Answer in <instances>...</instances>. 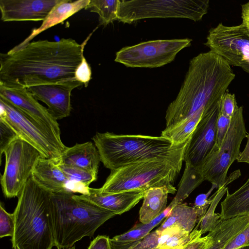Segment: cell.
Returning a JSON list of instances; mask_svg holds the SVG:
<instances>
[{
    "label": "cell",
    "instance_id": "f35d334b",
    "mask_svg": "<svg viewBox=\"0 0 249 249\" xmlns=\"http://www.w3.org/2000/svg\"><path fill=\"white\" fill-rule=\"evenodd\" d=\"M91 71L89 65L84 56L75 72V79L87 87L91 79Z\"/></svg>",
    "mask_w": 249,
    "mask_h": 249
},
{
    "label": "cell",
    "instance_id": "52a82bcc",
    "mask_svg": "<svg viewBox=\"0 0 249 249\" xmlns=\"http://www.w3.org/2000/svg\"><path fill=\"white\" fill-rule=\"evenodd\" d=\"M209 0H120L117 20L124 23L150 18L200 20L207 13Z\"/></svg>",
    "mask_w": 249,
    "mask_h": 249
},
{
    "label": "cell",
    "instance_id": "74e56055",
    "mask_svg": "<svg viewBox=\"0 0 249 249\" xmlns=\"http://www.w3.org/2000/svg\"><path fill=\"white\" fill-rule=\"evenodd\" d=\"M245 246H249V224L236 235L223 249H238Z\"/></svg>",
    "mask_w": 249,
    "mask_h": 249
},
{
    "label": "cell",
    "instance_id": "30bf717a",
    "mask_svg": "<svg viewBox=\"0 0 249 249\" xmlns=\"http://www.w3.org/2000/svg\"><path fill=\"white\" fill-rule=\"evenodd\" d=\"M5 162L0 183L4 196L8 198L18 196L31 178L40 153L19 137L4 149Z\"/></svg>",
    "mask_w": 249,
    "mask_h": 249
},
{
    "label": "cell",
    "instance_id": "7c38bea8",
    "mask_svg": "<svg viewBox=\"0 0 249 249\" xmlns=\"http://www.w3.org/2000/svg\"><path fill=\"white\" fill-rule=\"evenodd\" d=\"M205 45L230 66L249 63V33L242 23L229 26L220 23L209 31Z\"/></svg>",
    "mask_w": 249,
    "mask_h": 249
},
{
    "label": "cell",
    "instance_id": "7dc6e473",
    "mask_svg": "<svg viewBox=\"0 0 249 249\" xmlns=\"http://www.w3.org/2000/svg\"><path fill=\"white\" fill-rule=\"evenodd\" d=\"M14 249H19L18 247H15Z\"/></svg>",
    "mask_w": 249,
    "mask_h": 249
},
{
    "label": "cell",
    "instance_id": "ab89813d",
    "mask_svg": "<svg viewBox=\"0 0 249 249\" xmlns=\"http://www.w3.org/2000/svg\"><path fill=\"white\" fill-rule=\"evenodd\" d=\"M211 243V237L208 234L204 237H200L193 240L183 249H207Z\"/></svg>",
    "mask_w": 249,
    "mask_h": 249
},
{
    "label": "cell",
    "instance_id": "d6986e66",
    "mask_svg": "<svg viewBox=\"0 0 249 249\" xmlns=\"http://www.w3.org/2000/svg\"><path fill=\"white\" fill-rule=\"evenodd\" d=\"M101 158L94 143L88 142L67 147L57 163L98 174Z\"/></svg>",
    "mask_w": 249,
    "mask_h": 249
},
{
    "label": "cell",
    "instance_id": "4fadbf2b",
    "mask_svg": "<svg viewBox=\"0 0 249 249\" xmlns=\"http://www.w3.org/2000/svg\"><path fill=\"white\" fill-rule=\"evenodd\" d=\"M220 101L211 110L203 113L186 147L183 161L200 171L216 145V121Z\"/></svg>",
    "mask_w": 249,
    "mask_h": 249
},
{
    "label": "cell",
    "instance_id": "d4e9b609",
    "mask_svg": "<svg viewBox=\"0 0 249 249\" xmlns=\"http://www.w3.org/2000/svg\"><path fill=\"white\" fill-rule=\"evenodd\" d=\"M160 232L158 249H183L191 241L202 235L197 227L190 233L176 226L168 227Z\"/></svg>",
    "mask_w": 249,
    "mask_h": 249
},
{
    "label": "cell",
    "instance_id": "83f0119b",
    "mask_svg": "<svg viewBox=\"0 0 249 249\" xmlns=\"http://www.w3.org/2000/svg\"><path fill=\"white\" fill-rule=\"evenodd\" d=\"M204 180L199 170L185 164V168L178 184L177 195L170 204L174 207L177 204L181 203Z\"/></svg>",
    "mask_w": 249,
    "mask_h": 249
},
{
    "label": "cell",
    "instance_id": "4316f807",
    "mask_svg": "<svg viewBox=\"0 0 249 249\" xmlns=\"http://www.w3.org/2000/svg\"><path fill=\"white\" fill-rule=\"evenodd\" d=\"M238 171L235 174V173H233V176H232V178H227L225 184L218 188L217 191L213 195L211 203L205 214L197 224L199 225V230L202 234L213 231L222 220L220 214L215 213V210L222 198L228 191L227 185L238 178V174H239L240 172L238 173Z\"/></svg>",
    "mask_w": 249,
    "mask_h": 249
},
{
    "label": "cell",
    "instance_id": "d590c367",
    "mask_svg": "<svg viewBox=\"0 0 249 249\" xmlns=\"http://www.w3.org/2000/svg\"><path fill=\"white\" fill-rule=\"evenodd\" d=\"M231 118L219 111L216 121V145L219 147L229 128Z\"/></svg>",
    "mask_w": 249,
    "mask_h": 249
},
{
    "label": "cell",
    "instance_id": "2e32d148",
    "mask_svg": "<svg viewBox=\"0 0 249 249\" xmlns=\"http://www.w3.org/2000/svg\"><path fill=\"white\" fill-rule=\"evenodd\" d=\"M61 0H0L3 21L44 20Z\"/></svg>",
    "mask_w": 249,
    "mask_h": 249
},
{
    "label": "cell",
    "instance_id": "3957f363",
    "mask_svg": "<svg viewBox=\"0 0 249 249\" xmlns=\"http://www.w3.org/2000/svg\"><path fill=\"white\" fill-rule=\"evenodd\" d=\"M104 166L111 170L152 159L169 161L182 167L189 141L179 145L161 136L97 132L92 137ZM190 140V139H189Z\"/></svg>",
    "mask_w": 249,
    "mask_h": 249
},
{
    "label": "cell",
    "instance_id": "484cf974",
    "mask_svg": "<svg viewBox=\"0 0 249 249\" xmlns=\"http://www.w3.org/2000/svg\"><path fill=\"white\" fill-rule=\"evenodd\" d=\"M204 110H200L176 124L166 128L160 136L169 140L174 145H179L189 141L201 120Z\"/></svg>",
    "mask_w": 249,
    "mask_h": 249
},
{
    "label": "cell",
    "instance_id": "f1b7e54d",
    "mask_svg": "<svg viewBox=\"0 0 249 249\" xmlns=\"http://www.w3.org/2000/svg\"><path fill=\"white\" fill-rule=\"evenodd\" d=\"M119 0H90L85 9L99 15L100 23L106 26L117 20Z\"/></svg>",
    "mask_w": 249,
    "mask_h": 249
},
{
    "label": "cell",
    "instance_id": "4dcf8cb0",
    "mask_svg": "<svg viewBox=\"0 0 249 249\" xmlns=\"http://www.w3.org/2000/svg\"><path fill=\"white\" fill-rule=\"evenodd\" d=\"M161 221L158 217L148 223H139L127 232L114 236L110 241L117 243H128L139 241L148 233Z\"/></svg>",
    "mask_w": 249,
    "mask_h": 249
},
{
    "label": "cell",
    "instance_id": "44dd1931",
    "mask_svg": "<svg viewBox=\"0 0 249 249\" xmlns=\"http://www.w3.org/2000/svg\"><path fill=\"white\" fill-rule=\"evenodd\" d=\"M176 191L174 186L156 187L146 190L139 211L141 223H148L161 214L167 207L168 194H174Z\"/></svg>",
    "mask_w": 249,
    "mask_h": 249
},
{
    "label": "cell",
    "instance_id": "60d3db41",
    "mask_svg": "<svg viewBox=\"0 0 249 249\" xmlns=\"http://www.w3.org/2000/svg\"><path fill=\"white\" fill-rule=\"evenodd\" d=\"M88 249H112L110 238L106 235H98L90 242Z\"/></svg>",
    "mask_w": 249,
    "mask_h": 249
},
{
    "label": "cell",
    "instance_id": "ee69618b",
    "mask_svg": "<svg viewBox=\"0 0 249 249\" xmlns=\"http://www.w3.org/2000/svg\"><path fill=\"white\" fill-rule=\"evenodd\" d=\"M241 68L246 72L249 73V63H245L241 66Z\"/></svg>",
    "mask_w": 249,
    "mask_h": 249
},
{
    "label": "cell",
    "instance_id": "e575fe53",
    "mask_svg": "<svg viewBox=\"0 0 249 249\" xmlns=\"http://www.w3.org/2000/svg\"><path fill=\"white\" fill-rule=\"evenodd\" d=\"M238 107L235 94L226 91L220 100V112L232 118Z\"/></svg>",
    "mask_w": 249,
    "mask_h": 249
},
{
    "label": "cell",
    "instance_id": "8d00e7d4",
    "mask_svg": "<svg viewBox=\"0 0 249 249\" xmlns=\"http://www.w3.org/2000/svg\"><path fill=\"white\" fill-rule=\"evenodd\" d=\"M216 188L214 185H212V188L207 194H202L198 195L195 200L194 207L197 210L199 216L200 221L205 214L213 199V195L208 198L214 188Z\"/></svg>",
    "mask_w": 249,
    "mask_h": 249
},
{
    "label": "cell",
    "instance_id": "ffe728a7",
    "mask_svg": "<svg viewBox=\"0 0 249 249\" xmlns=\"http://www.w3.org/2000/svg\"><path fill=\"white\" fill-rule=\"evenodd\" d=\"M89 1L90 0H78L73 1L61 0L53 7L39 28L33 29L30 35L23 41L14 47L9 52H14L22 48L41 32L62 22L81 9H85Z\"/></svg>",
    "mask_w": 249,
    "mask_h": 249
},
{
    "label": "cell",
    "instance_id": "ac0fdd59",
    "mask_svg": "<svg viewBox=\"0 0 249 249\" xmlns=\"http://www.w3.org/2000/svg\"><path fill=\"white\" fill-rule=\"evenodd\" d=\"M31 177L39 187L52 194L73 193L71 184L53 160L40 157L34 166Z\"/></svg>",
    "mask_w": 249,
    "mask_h": 249
},
{
    "label": "cell",
    "instance_id": "7bdbcfd3",
    "mask_svg": "<svg viewBox=\"0 0 249 249\" xmlns=\"http://www.w3.org/2000/svg\"><path fill=\"white\" fill-rule=\"evenodd\" d=\"M247 142L243 152L240 153L237 160L238 162H244L249 164V134H247Z\"/></svg>",
    "mask_w": 249,
    "mask_h": 249
},
{
    "label": "cell",
    "instance_id": "5b68a950",
    "mask_svg": "<svg viewBox=\"0 0 249 249\" xmlns=\"http://www.w3.org/2000/svg\"><path fill=\"white\" fill-rule=\"evenodd\" d=\"M116 213L79 198L71 193L52 194V215L57 249H68L96 230Z\"/></svg>",
    "mask_w": 249,
    "mask_h": 249
},
{
    "label": "cell",
    "instance_id": "5bb4252c",
    "mask_svg": "<svg viewBox=\"0 0 249 249\" xmlns=\"http://www.w3.org/2000/svg\"><path fill=\"white\" fill-rule=\"evenodd\" d=\"M0 98L4 99L32 119L46 126L60 137L57 121L41 105L26 88L0 82Z\"/></svg>",
    "mask_w": 249,
    "mask_h": 249
},
{
    "label": "cell",
    "instance_id": "7a4b0ae2",
    "mask_svg": "<svg viewBox=\"0 0 249 249\" xmlns=\"http://www.w3.org/2000/svg\"><path fill=\"white\" fill-rule=\"evenodd\" d=\"M235 77L228 62L211 51L194 57L176 98L166 110V128L200 110L212 109Z\"/></svg>",
    "mask_w": 249,
    "mask_h": 249
},
{
    "label": "cell",
    "instance_id": "836d02e7",
    "mask_svg": "<svg viewBox=\"0 0 249 249\" xmlns=\"http://www.w3.org/2000/svg\"><path fill=\"white\" fill-rule=\"evenodd\" d=\"M0 158L4 149L18 136L13 129L2 119H0Z\"/></svg>",
    "mask_w": 249,
    "mask_h": 249
},
{
    "label": "cell",
    "instance_id": "8992f818",
    "mask_svg": "<svg viewBox=\"0 0 249 249\" xmlns=\"http://www.w3.org/2000/svg\"><path fill=\"white\" fill-rule=\"evenodd\" d=\"M181 168L165 160L152 159L110 171L99 190L118 193L172 186Z\"/></svg>",
    "mask_w": 249,
    "mask_h": 249
},
{
    "label": "cell",
    "instance_id": "cb8c5ba5",
    "mask_svg": "<svg viewBox=\"0 0 249 249\" xmlns=\"http://www.w3.org/2000/svg\"><path fill=\"white\" fill-rule=\"evenodd\" d=\"M199 220L198 213L194 206L181 203L172 209L169 214L157 230L160 232L168 227L176 226L190 233Z\"/></svg>",
    "mask_w": 249,
    "mask_h": 249
},
{
    "label": "cell",
    "instance_id": "6da1fadb",
    "mask_svg": "<svg viewBox=\"0 0 249 249\" xmlns=\"http://www.w3.org/2000/svg\"><path fill=\"white\" fill-rule=\"evenodd\" d=\"M92 33L82 44L71 38L29 43L14 52L0 54V82L29 88L76 80V70Z\"/></svg>",
    "mask_w": 249,
    "mask_h": 249
},
{
    "label": "cell",
    "instance_id": "8fae6325",
    "mask_svg": "<svg viewBox=\"0 0 249 249\" xmlns=\"http://www.w3.org/2000/svg\"><path fill=\"white\" fill-rule=\"evenodd\" d=\"M190 38L158 39L122 48L114 61L131 68H153L172 62L182 49L190 46Z\"/></svg>",
    "mask_w": 249,
    "mask_h": 249
},
{
    "label": "cell",
    "instance_id": "e0dca14e",
    "mask_svg": "<svg viewBox=\"0 0 249 249\" xmlns=\"http://www.w3.org/2000/svg\"><path fill=\"white\" fill-rule=\"evenodd\" d=\"M146 190H137L118 193H104L98 188H89L88 194L76 195L102 208L113 212L117 215L125 213L143 198Z\"/></svg>",
    "mask_w": 249,
    "mask_h": 249
},
{
    "label": "cell",
    "instance_id": "1f68e13d",
    "mask_svg": "<svg viewBox=\"0 0 249 249\" xmlns=\"http://www.w3.org/2000/svg\"><path fill=\"white\" fill-rule=\"evenodd\" d=\"M15 229L14 215L8 213L2 204L0 205V237L14 236Z\"/></svg>",
    "mask_w": 249,
    "mask_h": 249
},
{
    "label": "cell",
    "instance_id": "603a6c76",
    "mask_svg": "<svg viewBox=\"0 0 249 249\" xmlns=\"http://www.w3.org/2000/svg\"><path fill=\"white\" fill-rule=\"evenodd\" d=\"M220 214L223 220L249 214V178L233 193L227 192Z\"/></svg>",
    "mask_w": 249,
    "mask_h": 249
},
{
    "label": "cell",
    "instance_id": "9c48e42d",
    "mask_svg": "<svg viewBox=\"0 0 249 249\" xmlns=\"http://www.w3.org/2000/svg\"><path fill=\"white\" fill-rule=\"evenodd\" d=\"M243 112V107H239L220 146L215 145L200 169L205 180L210 182L217 189L225 184L228 170L237 160L242 142L246 137Z\"/></svg>",
    "mask_w": 249,
    "mask_h": 249
},
{
    "label": "cell",
    "instance_id": "b9f144b4",
    "mask_svg": "<svg viewBox=\"0 0 249 249\" xmlns=\"http://www.w3.org/2000/svg\"><path fill=\"white\" fill-rule=\"evenodd\" d=\"M242 24L249 33V1L241 5Z\"/></svg>",
    "mask_w": 249,
    "mask_h": 249
},
{
    "label": "cell",
    "instance_id": "9a60e30c",
    "mask_svg": "<svg viewBox=\"0 0 249 249\" xmlns=\"http://www.w3.org/2000/svg\"><path fill=\"white\" fill-rule=\"evenodd\" d=\"M83 84L76 80L27 88L37 100L44 103L53 117L60 120L68 117L71 111L72 90Z\"/></svg>",
    "mask_w": 249,
    "mask_h": 249
},
{
    "label": "cell",
    "instance_id": "d6a6232c",
    "mask_svg": "<svg viewBox=\"0 0 249 249\" xmlns=\"http://www.w3.org/2000/svg\"><path fill=\"white\" fill-rule=\"evenodd\" d=\"M160 235L156 230L139 241L126 243L124 249H158Z\"/></svg>",
    "mask_w": 249,
    "mask_h": 249
},
{
    "label": "cell",
    "instance_id": "ba28073f",
    "mask_svg": "<svg viewBox=\"0 0 249 249\" xmlns=\"http://www.w3.org/2000/svg\"><path fill=\"white\" fill-rule=\"evenodd\" d=\"M0 106V119L9 124L19 137L36 148L43 158L58 162L67 147L61 138L1 98Z\"/></svg>",
    "mask_w": 249,
    "mask_h": 249
},
{
    "label": "cell",
    "instance_id": "f6af8a7d",
    "mask_svg": "<svg viewBox=\"0 0 249 249\" xmlns=\"http://www.w3.org/2000/svg\"><path fill=\"white\" fill-rule=\"evenodd\" d=\"M238 249H249V246H243Z\"/></svg>",
    "mask_w": 249,
    "mask_h": 249
},
{
    "label": "cell",
    "instance_id": "f546056e",
    "mask_svg": "<svg viewBox=\"0 0 249 249\" xmlns=\"http://www.w3.org/2000/svg\"><path fill=\"white\" fill-rule=\"evenodd\" d=\"M57 163L71 184L78 185L88 192L89 185L97 179L98 174L61 163Z\"/></svg>",
    "mask_w": 249,
    "mask_h": 249
},
{
    "label": "cell",
    "instance_id": "bcb514c9",
    "mask_svg": "<svg viewBox=\"0 0 249 249\" xmlns=\"http://www.w3.org/2000/svg\"><path fill=\"white\" fill-rule=\"evenodd\" d=\"M68 249H75V246H74L72 247L71 248H70Z\"/></svg>",
    "mask_w": 249,
    "mask_h": 249
},
{
    "label": "cell",
    "instance_id": "277c9868",
    "mask_svg": "<svg viewBox=\"0 0 249 249\" xmlns=\"http://www.w3.org/2000/svg\"><path fill=\"white\" fill-rule=\"evenodd\" d=\"M52 195L31 177L18 196L12 247L19 249H52L55 246Z\"/></svg>",
    "mask_w": 249,
    "mask_h": 249
},
{
    "label": "cell",
    "instance_id": "7402d4cb",
    "mask_svg": "<svg viewBox=\"0 0 249 249\" xmlns=\"http://www.w3.org/2000/svg\"><path fill=\"white\" fill-rule=\"evenodd\" d=\"M249 224V214L222 220L209 234L212 243L207 249H223Z\"/></svg>",
    "mask_w": 249,
    "mask_h": 249
}]
</instances>
